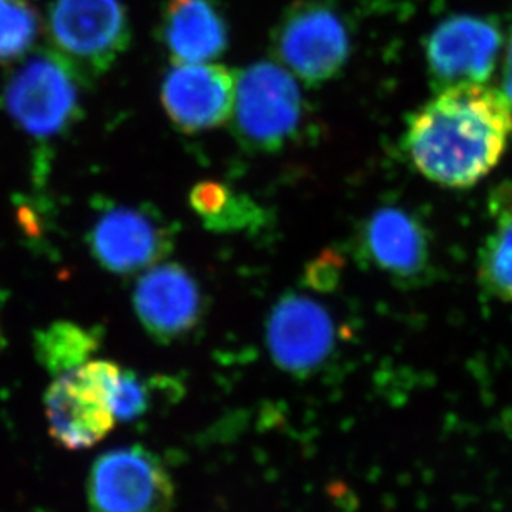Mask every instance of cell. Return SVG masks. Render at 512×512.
I'll return each instance as SVG.
<instances>
[{
  "mask_svg": "<svg viewBox=\"0 0 512 512\" xmlns=\"http://www.w3.org/2000/svg\"><path fill=\"white\" fill-rule=\"evenodd\" d=\"M512 137V105L481 82L439 90L409 122L406 150L418 172L448 188H469L493 172Z\"/></svg>",
  "mask_w": 512,
  "mask_h": 512,
  "instance_id": "cell-1",
  "label": "cell"
},
{
  "mask_svg": "<svg viewBox=\"0 0 512 512\" xmlns=\"http://www.w3.org/2000/svg\"><path fill=\"white\" fill-rule=\"evenodd\" d=\"M120 371L112 361L89 360L55 378L44 398L55 443L82 451L109 436L117 423L112 394Z\"/></svg>",
  "mask_w": 512,
  "mask_h": 512,
  "instance_id": "cell-2",
  "label": "cell"
},
{
  "mask_svg": "<svg viewBox=\"0 0 512 512\" xmlns=\"http://www.w3.org/2000/svg\"><path fill=\"white\" fill-rule=\"evenodd\" d=\"M305 117L300 85L273 62H256L237 75L233 128L247 148L278 152L296 137Z\"/></svg>",
  "mask_w": 512,
  "mask_h": 512,
  "instance_id": "cell-3",
  "label": "cell"
},
{
  "mask_svg": "<svg viewBox=\"0 0 512 512\" xmlns=\"http://www.w3.org/2000/svg\"><path fill=\"white\" fill-rule=\"evenodd\" d=\"M82 80L79 70L59 52L40 50L9 80L5 110L32 137H54L79 119Z\"/></svg>",
  "mask_w": 512,
  "mask_h": 512,
  "instance_id": "cell-4",
  "label": "cell"
},
{
  "mask_svg": "<svg viewBox=\"0 0 512 512\" xmlns=\"http://www.w3.org/2000/svg\"><path fill=\"white\" fill-rule=\"evenodd\" d=\"M47 34L55 52L82 77L107 72L132 39L120 0H54L47 15Z\"/></svg>",
  "mask_w": 512,
  "mask_h": 512,
  "instance_id": "cell-5",
  "label": "cell"
},
{
  "mask_svg": "<svg viewBox=\"0 0 512 512\" xmlns=\"http://www.w3.org/2000/svg\"><path fill=\"white\" fill-rule=\"evenodd\" d=\"M350 47L345 19L321 0L295 2L273 32L278 60L311 87L340 74L350 59Z\"/></svg>",
  "mask_w": 512,
  "mask_h": 512,
  "instance_id": "cell-6",
  "label": "cell"
},
{
  "mask_svg": "<svg viewBox=\"0 0 512 512\" xmlns=\"http://www.w3.org/2000/svg\"><path fill=\"white\" fill-rule=\"evenodd\" d=\"M90 512H172L175 488L162 461L140 446L95 459L87 479Z\"/></svg>",
  "mask_w": 512,
  "mask_h": 512,
  "instance_id": "cell-7",
  "label": "cell"
},
{
  "mask_svg": "<svg viewBox=\"0 0 512 512\" xmlns=\"http://www.w3.org/2000/svg\"><path fill=\"white\" fill-rule=\"evenodd\" d=\"M89 245L102 268L130 275L170 255L175 228L152 205L109 207L95 220Z\"/></svg>",
  "mask_w": 512,
  "mask_h": 512,
  "instance_id": "cell-8",
  "label": "cell"
},
{
  "mask_svg": "<svg viewBox=\"0 0 512 512\" xmlns=\"http://www.w3.org/2000/svg\"><path fill=\"white\" fill-rule=\"evenodd\" d=\"M266 341L271 358L281 370L308 376L320 370L335 350V323L318 301L288 293L271 310Z\"/></svg>",
  "mask_w": 512,
  "mask_h": 512,
  "instance_id": "cell-9",
  "label": "cell"
},
{
  "mask_svg": "<svg viewBox=\"0 0 512 512\" xmlns=\"http://www.w3.org/2000/svg\"><path fill=\"white\" fill-rule=\"evenodd\" d=\"M503 35L493 20L453 15L443 20L426 42V60L434 87L481 82L493 75Z\"/></svg>",
  "mask_w": 512,
  "mask_h": 512,
  "instance_id": "cell-10",
  "label": "cell"
},
{
  "mask_svg": "<svg viewBox=\"0 0 512 512\" xmlns=\"http://www.w3.org/2000/svg\"><path fill=\"white\" fill-rule=\"evenodd\" d=\"M237 75L223 65L177 64L162 85L168 119L182 132L220 127L232 119Z\"/></svg>",
  "mask_w": 512,
  "mask_h": 512,
  "instance_id": "cell-11",
  "label": "cell"
},
{
  "mask_svg": "<svg viewBox=\"0 0 512 512\" xmlns=\"http://www.w3.org/2000/svg\"><path fill=\"white\" fill-rule=\"evenodd\" d=\"M133 308L148 335L172 343L190 335L202 321V290L177 263L153 266L135 286Z\"/></svg>",
  "mask_w": 512,
  "mask_h": 512,
  "instance_id": "cell-12",
  "label": "cell"
},
{
  "mask_svg": "<svg viewBox=\"0 0 512 512\" xmlns=\"http://www.w3.org/2000/svg\"><path fill=\"white\" fill-rule=\"evenodd\" d=\"M360 255L396 281H416L429 266V238L423 223L399 207L376 210L361 228Z\"/></svg>",
  "mask_w": 512,
  "mask_h": 512,
  "instance_id": "cell-13",
  "label": "cell"
},
{
  "mask_svg": "<svg viewBox=\"0 0 512 512\" xmlns=\"http://www.w3.org/2000/svg\"><path fill=\"white\" fill-rule=\"evenodd\" d=\"M162 40L175 64H203L228 49V24L217 0H168Z\"/></svg>",
  "mask_w": 512,
  "mask_h": 512,
  "instance_id": "cell-14",
  "label": "cell"
},
{
  "mask_svg": "<svg viewBox=\"0 0 512 512\" xmlns=\"http://www.w3.org/2000/svg\"><path fill=\"white\" fill-rule=\"evenodd\" d=\"M190 207L203 227L217 233L256 230L266 220V213L247 193H238L225 183L205 180L192 188Z\"/></svg>",
  "mask_w": 512,
  "mask_h": 512,
  "instance_id": "cell-15",
  "label": "cell"
},
{
  "mask_svg": "<svg viewBox=\"0 0 512 512\" xmlns=\"http://www.w3.org/2000/svg\"><path fill=\"white\" fill-rule=\"evenodd\" d=\"M494 230L479 255V281L489 295L512 303V185L494 192L491 203Z\"/></svg>",
  "mask_w": 512,
  "mask_h": 512,
  "instance_id": "cell-16",
  "label": "cell"
},
{
  "mask_svg": "<svg viewBox=\"0 0 512 512\" xmlns=\"http://www.w3.org/2000/svg\"><path fill=\"white\" fill-rule=\"evenodd\" d=\"M95 331L85 330L72 321H55L35 335V355L45 370L59 376L89 361L97 350Z\"/></svg>",
  "mask_w": 512,
  "mask_h": 512,
  "instance_id": "cell-17",
  "label": "cell"
},
{
  "mask_svg": "<svg viewBox=\"0 0 512 512\" xmlns=\"http://www.w3.org/2000/svg\"><path fill=\"white\" fill-rule=\"evenodd\" d=\"M42 22L30 0H0V64L29 54L39 39Z\"/></svg>",
  "mask_w": 512,
  "mask_h": 512,
  "instance_id": "cell-18",
  "label": "cell"
},
{
  "mask_svg": "<svg viewBox=\"0 0 512 512\" xmlns=\"http://www.w3.org/2000/svg\"><path fill=\"white\" fill-rule=\"evenodd\" d=\"M152 401V388L148 381L132 371H120L119 381L112 394V406L117 421L130 423L147 413Z\"/></svg>",
  "mask_w": 512,
  "mask_h": 512,
  "instance_id": "cell-19",
  "label": "cell"
},
{
  "mask_svg": "<svg viewBox=\"0 0 512 512\" xmlns=\"http://www.w3.org/2000/svg\"><path fill=\"white\" fill-rule=\"evenodd\" d=\"M345 260L336 250H325L306 266L305 283L311 290L330 293L340 283Z\"/></svg>",
  "mask_w": 512,
  "mask_h": 512,
  "instance_id": "cell-20",
  "label": "cell"
},
{
  "mask_svg": "<svg viewBox=\"0 0 512 512\" xmlns=\"http://www.w3.org/2000/svg\"><path fill=\"white\" fill-rule=\"evenodd\" d=\"M503 94L508 97L512 105V25L511 34H509L508 52H506V62H504Z\"/></svg>",
  "mask_w": 512,
  "mask_h": 512,
  "instance_id": "cell-21",
  "label": "cell"
},
{
  "mask_svg": "<svg viewBox=\"0 0 512 512\" xmlns=\"http://www.w3.org/2000/svg\"><path fill=\"white\" fill-rule=\"evenodd\" d=\"M501 426H503V431L508 436L509 443L512 446V404L504 411L503 418H501Z\"/></svg>",
  "mask_w": 512,
  "mask_h": 512,
  "instance_id": "cell-22",
  "label": "cell"
}]
</instances>
